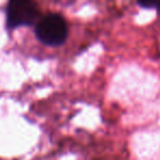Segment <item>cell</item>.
Returning <instances> with one entry per match:
<instances>
[{
	"label": "cell",
	"instance_id": "3",
	"mask_svg": "<svg viewBox=\"0 0 160 160\" xmlns=\"http://www.w3.org/2000/svg\"><path fill=\"white\" fill-rule=\"evenodd\" d=\"M138 5L144 8H157L160 11V2H138Z\"/></svg>",
	"mask_w": 160,
	"mask_h": 160
},
{
	"label": "cell",
	"instance_id": "2",
	"mask_svg": "<svg viewBox=\"0 0 160 160\" xmlns=\"http://www.w3.org/2000/svg\"><path fill=\"white\" fill-rule=\"evenodd\" d=\"M40 16V10L35 2L28 0H12L6 10L7 28L16 29L19 27L34 24Z\"/></svg>",
	"mask_w": 160,
	"mask_h": 160
},
{
	"label": "cell",
	"instance_id": "1",
	"mask_svg": "<svg viewBox=\"0 0 160 160\" xmlns=\"http://www.w3.org/2000/svg\"><path fill=\"white\" fill-rule=\"evenodd\" d=\"M36 38L48 46H60L65 43L68 28L65 19L60 14L49 13L42 18L35 27Z\"/></svg>",
	"mask_w": 160,
	"mask_h": 160
}]
</instances>
